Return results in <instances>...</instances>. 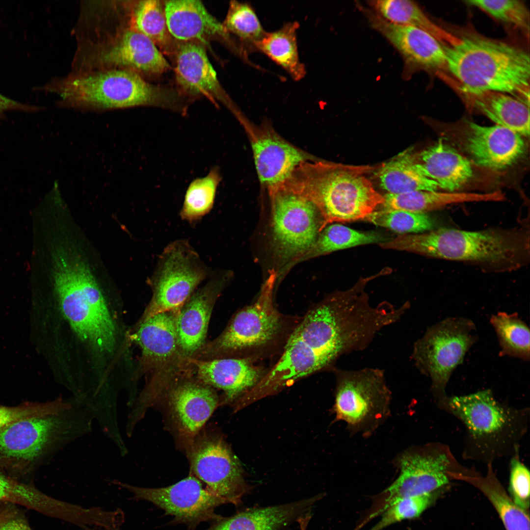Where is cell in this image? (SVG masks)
<instances>
[{
    "label": "cell",
    "mask_w": 530,
    "mask_h": 530,
    "mask_svg": "<svg viewBox=\"0 0 530 530\" xmlns=\"http://www.w3.org/2000/svg\"><path fill=\"white\" fill-rule=\"evenodd\" d=\"M251 131L256 169L261 185L267 189L284 183L302 163L314 160L270 128L263 126Z\"/></svg>",
    "instance_id": "21"
},
{
    "label": "cell",
    "mask_w": 530,
    "mask_h": 530,
    "mask_svg": "<svg viewBox=\"0 0 530 530\" xmlns=\"http://www.w3.org/2000/svg\"><path fill=\"white\" fill-rule=\"evenodd\" d=\"M0 530H32L24 515L11 506L0 510Z\"/></svg>",
    "instance_id": "45"
},
{
    "label": "cell",
    "mask_w": 530,
    "mask_h": 530,
    "mask_svg": "<svg viewBox=\"0 0 530 530\" xmlns=\"http://www.w3.org/2000/svg\"><path fill=\"white\" fill-rule=\"evenodd\" d=\"M221 180L220 168L214 166L204 177L192 180L185 193L180 212L181 219L194 224L208 214L213 207Z\"/></svg>",
    "instance_id": "37"
},
{
    "label": "cell",
    "mask_w": 530,
    "mask_h": 530,
    "mask_svg": "<svg viewBox=\"0 0 530 530\" xmlns=\"http://www.w3.org/2000/svg\"><path fill=\"white\" fill-rule=\"evenodd\" d=\"M274 254L290 268L314 245L325 227L318 209L307 196L285 184L268 189Z\"/></svg>",
    "instance_id": "11"
},
{
    "label": "cell",
    "mask_w": 530,
    "mask_h": 530,
    "mask_svg": "<svg viewBox=\"0 0 530 530\" xmlns=\"http://www.w3.org/2000/svg\"><path fill=\"white\" fill-rule=\"evenodd\" d=\"M166 23L172 37L180 42H196L208 44L213 38L227 41L240 56L243 50L234 42L231 34L197 0H170L164 2Z\"/></svg>",
    "instance_id": "24"
},
{
    "label": "cell",
    "mask_w": 530,
    "mask_h": 530,
    "mask_svg": "<svg viewBox=\"0 0 530 530\" xmlns=\"http://www.w3.org/2000/svg\"><path fill=\"white\" fill-rule=\"evenodd\" d=\"M486 466L485 476L473 471L457 474L454 479L470 483L482 492L494 506L506 530H530L529 513L507 495L494 471L493 464Z\"/></svg>",
    "instance_id": "30"
},
{
    "label": "cell",
    "mask_w": 530,
    "mask_h": 530,
    "mask_svg": "<svg viewBox=\"0 0 530 530\" xmlns=\"http://www.w3.org/2000/svg\"><path fill=\"white\" fill-rule=\"evenodd\" d=\"M427 176L441 188L454 192L469 182L474 176L470 160L442 139L417 155Z\"/></svg>",
    "instance_id": "26"
},
{
    "label": "cell",
    "mask_w": 530,
    "mask_h": 530,
    "mask_svg": "<svg viewBox=\"0 0 530 530\" xmlns=\"http://www.w3.org/2000/svg\"><path fill=\"white\" fill-rule=\"evenodd\" d=\"M364 220L395 232L405 234L430 231L436 225L435 220L426 213L399 210L374 211Z\"/></svg>",
    "instance_id": "40"
},
{
    "label": "cell",
    "mask_w": 530,
    "mask_h": 530,
    "mask_svg": "<svg viewBox=\"0 0 530 530\" xmlns=\"http://www.w3.org/2000/svg\"><path fill=\"white\" fill-rule=\"evenodd\" d=\"M468 106L478 109L497 125L522 136L530 134L529 105L509 94L497 91L462 92Z\"/></svg>",
    "instance_id": "27"
},
{
    "label": "cell",
    "mask_w": 530,
    "mask_h": 530,
    "mask_svg": "<svg viewBox=\"0 0 530 530\" xmlns=\"http://www.w3.org/2000/svg\"><path fill=\"white\" fill-rule=\"evenodd\" d=\"M375 13L394 24L423 30L444 46L458 43L460 37L444 30L433 22L414 1L407 0H377L369 1Z\"/></svg>",
    "instance_id": "34"
},
{
    "label": "cell",
    "mask_w": 530,
    "mask_h": 530,
    "mask_svg": "<svg viewBox=\"0 0 530 530\" xmlns=\"http://www.w3.org/2000/svg\"><path fill=\"white\" fill-rule=\"evenodd\" d=\"M167 400L178 435L188 449L218 406V396L208 385L189 381L174 387Z\"/></svg>",
    "instance_id": "22"
},
{
    "label": "cell",
    "mask_w": 530,
    "mask_h": 530,
    "mask_svg": "<svg viewBox=\"0 0 530 530\" xmlns=\"http://www.w3.org/2000/svg\"><path fill=\"white\" fill-rule=\"evenodd\" d=\"M212 272L187 239L168 244L148 280L153 295L142 320L180 309Z\"/></svg>",
    "instance_id": "14"
},
{
    "label": "cell",
    "mask_w": 530,
    "mask_h": 530,
    "mask_svg": "<svg viewBox=\"0 0 530 530\" xmlns=\"http://www.w3.org/2000/svg\"><path fill=\"white\" fill-rule=\"evenodd\" d=\"M476 331L471 319L449 318L428 327L415 342L412 358L421 372L430 377L437 402L447 396L445 390L453 371L477 341Z\"/></svg>",
    "instance_id": "13"
},
{
    "label": "cell",
    "mask_w": 530,
    "mask_h": 530,
    "mask_svg": "<svg viewBox=\"0 0 530 530\" xmlns=\"http://www.w3.org/2000/svg\"><path fill=\"white\" fill-rule=\"evenodd\" d=\"M438 407L457 418L465 429L462 456L486 465L519 452L526 434L530 409L497 400L490 389L466 395L447 396Z\"/></svg>",
    "instance_id": "4"
},
{
    "label": "cell",
    "mask_w": 530,
    "mask_h": 530,
    "mask_svg": "<svg viewBox=\"0 0 530 530\" xmlns=\"http://www.w3.org/2000/svg\"><path fill=\"white\" fill-rule=\"evenodd\" d=\"M433 494L410 497L397 501L380 515V520L370 530H383L403 520L419 517L431 504Z\"/></svg>",
    "instance_id": "42"
},
{
    "label": "cell",
    "mask_w": 530,
    "mask_h": 530,
    "mask_svg": "<svg viewBox=\"0 0 530 530\" xmlns=\"http://www.w3.org/2000/svg\"><path fill=\"white\" fill-rule=\"evenodd\" d=\"M187 449L190 474L227 503L240 504L251 487L225 441L219 436L199 433Z\"/></svg>",
    "instance_id": "16"
},
{
    "label": "cell",
    "mask_w": 530,
    "mask_h": 530,
    "mask_svg": "<svg viewBox=\"0 0 530 530\" xmlns=\"http://www.w3.org/2000/svg\"><path fill=\"white\" fill-rule=\"evenodd\" d=\"M530 471L521 461L519 452L510 459L508 490L513 501L527 511L530 506Z\"/></svg>",
    "instance_id": "44"
},
{
    "label": "cell",
    "mask_w": 530,
    "mask_h": 530,
    "mask_svg": "<svg viewBox=\"0 0 530 530\" xmlns=\"http://www.w3.org/2000/svg\"><path fill=\"white\" fill-rule=\"evenodd\" d=\"M377 177L380 187L390 194L437 191L439 188L426 175L417 155L408 150L382 165Z\"/></svg>",
    "instance_id": "28"
},
{
    "label": "cell",
    "mask_w": 530,
    "mask_h": 530,
    "mask_svg": "<svg viewBox=\"0 0 530 530\" xmlns=\"http://www.w3.org/2000/svg\"><path fill=\"white\" fill-rule=\"evenodd\" d=\"M74 29L72 71L117 69L142 76L171 68L157 46L131 25L126 0L86 1Z\"/></svg>",
    "instance_id": "2"
},
{
    "label": "cell",
    "mask_w": 530,
    "mask_h": 530,
    "mask_svg": "<svg viewBox=\"0 0 530 530\" xmlns=\"http://www.w3.org/2000/svg\"><path fill=\"white\" fill-rule=\"evenodd\" d=\"M17 504L47 516L73 523L77 519V504L51 497L35 487L0 474V502Z\"/></svg>",
    "instance_id": "31"
},
{
    "label": "cell",
    "mask_w": 530,
    "mask_h": 530,
    "mask_svg": "<svg viewBox=\"0 0 530 530\" xmlns=\"http://www.w3.org/2000/svg\"><path fill=\"white\" fill-rule=\"evenodd\" d=\"M399 475L375 498L364 525L403 498L434 493L453 479L454 473L469 469L461 465L448 445L439 442L409 448L396 459Z\"/></svg>",
    "instance_id": "10"
},
{
    "label": "cell",
    "mask_w": 530,
    "mask_h": 530,
    "mask_svg": "<svg viewBox=\"0 0 530 530\" xmlns=\"http://www.w3.org/2000/svg\"><path fill=\"white\" fill-rule=\"evenodd\" d=\"M447 69L463 92L492 91L513 96L529 104V54L509 44L475 36L460 37L442 45Z\"/></svg>",
    "instance_id": "7"
},
{
    "label": "cell",
    "mask_w": 530,
    "mask_h": 530,
    "mask_svg": "<svg viewBox=\"0 0 530 530\" xmlns=\"http://www.w3.org/2000/svg\"><path fill=\"white\" fill-rule=\"evenodd\" d=\"M40 90L54 93L61 106L80 110L103 111L155 106L184 114L187 102L180 94L152 84L128 70L73 72L52 79Z\"/></svg>",
    "instance_id": "3"
},
{
    "label": "cell",
    "mask_w": 530,
    "mask_h": 530,
    "mask_svg": "<svg viewBox=\"0 0 530 530\" xmlns=\"http://www.w3.org/2000/svg\"><path fill=\"white\" fill-rule=\"evenodd\" d=\"M112 482L130 492L133 499L150 502L163 510L166 515L173 516L172 524H185L192 530L202 522L221 519L222 517L215 513V509L227 504L191 474L174 484L161 488L136 486L118 480Z\"/></svg>",
    "instance_id": "18"
},
{
    "label": "cell",
    "mask_w": 530,
    "mask_h": 530,
    "mask_svg": "<svg viewBox=\"0 0 530 530\" xmlns=\"http://www.w3.org/2000/svg\"><path fill=\"white\" fill-rule=\"evenodd\" d=\"M65 401L66 399L58 398L51 401L27 403L16 406L0 405V431L21 420L53 412L60 408Z\"/></svg>",
    "instance_id": "43"
},
{
    "label": "cell",
    "mask_w": 530,
    "mask_h": 530,
    "mask_svg": "<svg viewBox=\"0 0 530 530\" xmlns=\"http://www.w3.org/2000/svg\"><path fill=\"white\" fill-rule=\"evenodd\" d=\"M194 363L198 378L203 383L222 390L227 402L248 394L266 372L249 358L195 360Z\"/></svg>",
    "instance_id": "25"
},
{
    "label": "cell",
    "mask_w": 530,
    "mask_h": 530,
    "mask_svg": "<svg viewBox=\"0 0 530 530\" xmlns=\"http://www.w3.org/2000/svg\"><path fill=\"white\" fill-rule=\"evenodd\" d=\"M374 167L326 161L300 164L284 183L309 198L325 227L334 222L364 220L384 204V196L365 175Z\"/></svg>",
    "instance_id": "6"
},
{
    "label": "cell",
    "mask_w": 530,
    "mask_h": 530,
    "mask_svg": "<svg viewBox=\"0 0 530 530\" xmlns=\"http://www.w3.org/2000/svg\"><path fill=\"white\" fill-rule=\"evenodd\" d=\"M299 23L290 22L277 30L266 32L255 46L259 51L282 67L295 80H299L306 75L304 65L301 62L298 53L297 30Z\"/></svg>",
    "instance_id": "35"
},
{
    "label": "cell",
    "mask_w": 530,
    "mask_h": 530,
    "mask_svg": "<svg viewBox=\"0 0 530 530\" xmlns=\"http://www.w3.org/2000/svg\"><path fill=\"white\" fill-rule=\"evenodd\" d=\"M54 289L63 313L78 336L101 352H111L115 327L105 298L88 266L59 251L54 258Z\"/></svg>",
    "instance_id": "9"
},
{
    "label": "cell",
    "mask_w": 530,
    "mask_h": 530,
    "mask_svg": "<svg viewBox=\"0 0 530 530\" xmlns=\"http://www.w3.org/2000/svg\"><path fill=\"white\" fill-rule=\"evenodd\" d=\"M131 25L149 38L162 53L175 54L177 44L166 23L164 4L158 0H127Z\"/></svg>",
    "instance_id": "33"
},
{
    "label": "cell",
    "mask_w": 530,
    "mask_h": 530,
    "mask_svg": "<svg viewBox=\"0 0 530 530\" xmlns=\"http://www.w3.org/2000/svg\"><path fill=\"white\" fill-rule=\"evenodd\" d=\"M358 8L372 27L379 32L399 52L408 69H446V55L441 43L421 29L390 23L361 5Z\"/></svg>",
    "instance_id": "19"
},
{
    "label": "cell",
    "mask_w": 530,
    "mask_h": 530,
    "mask_svg": "<svg viewBox=\"0 0 530 530\" xmlns=\"http://www.w3.org/2000/svg\"><path fill=\"white\" fill-rule=\"evenodd\" d=\"M468 4L477 7L494 18L523 29H529V13L525 5L516 0H470Z\"/></svg>",
    "instance_id": "41"
},
{
    "label": "cell",
    "mask_w": 530,
    "mask_h": 530,
    "mask_svg": "<svg viewBox=\"0 0 530 530\" xmlns=\"http://www.w3.org/2000/svg\"><path fill=\"white\" fill-rule=\"evenodd\" d=\"M39 109L38 106L19 102L0 94V120L6 118L5 113L8 111L33 112Z\"/></svg>",
    "instance_id": "46"
},
{
    "label": "cell",
    "mask_w": 530,
    "mask_h": 530,
    "mask_svg": "<svg viewBox=\"0 0 530 530\" xmlns=\"http://www.w3.org/2000/svg\"><path fill=\"white\" fill-rule=\"evenodd\" d=\"M440 133L467 154L476 164L493 170L506 168L522 157L526 149L522 136L499 125L485 126L466 119L440 123Z\"/></svg>",
    "instance_id": "17"
},
{
    "label": "cell",
    "mask_w": 530,
    "mask_h": 530,
    "mask_svg": "<svg viewBox=\"0 0 530 530\" xmlns=\"http://www.w3.org/2000/svg\"><path fill=\"white\" fill-rule=\"evenodd\" d=\"M385 209L399 210L425 213L446 206L472 202L499 201L502 195L499 191L488 193L440 192L437 191H414L384 196Z\"/></svg>",
    "instance_id": "29"
},
{
    "label": "cell",
    "mask_w": 530,
    "mask_h": 530,
    "mask_svg": "<svg viewBox=\"0 0 530 530\" xmlns=\"http://www.w3.org/2000/svg\"><path fill=\"white\" fill-rule=\"evenodd\" d=\"M222 24L229 33L238 38L246 52L256 51V45L266 32L253 7L248 3L236 0L230 2Z\"/></svg>",
    "instance_id": "39"
},
{
    "label": "cell",
    "mask_w": 530,
    "mask_h": 530,
    "mask_svg": "<svg viewBox=\"0 0 530 530\" xmlns=\"http://www.w3.org/2000/svg\"><path fill=\"white\" fill-rule=\"evenodd\" d=\"M232 271H212L207 283L193 293L178 311L176 329L179 347L186 355L193 354L205 340L213 303L232 279Z\"/></svg>",
    "instance_id": "20"
},
{
    "label": "cell",
    "mask_w": 530,
    "mask_h": 530,
    "mask_svg": "<svg viewBox=\"0 0 530 530\" xmlns=\"http://www.w3.org/2000/svg\"><path fill=\"white\" fill-rule=\"evenodd\" d=\"M389 239L380 232L358 231L339 224L327 225L319 233L313 246L298 263L335 251L362 245L380 244Z\"/></svg>",
    "instance_id": "36"
},
{
    "label": "cell",
    "mask_w": 530,
    "mask_h": 530,
    "mask_svg": "<svg viewBox=\"0 0 530 530\" xmlns=\"http://www.w3.org/2000/svg\"><path fill=\"white\" fill-rule=\"evenodd\" d=\"M362 292L355 284L312 307L290 333L282 355L254 388V395L264 397L314 373L334 370L341 356L365 349L387 318Z\"/></svg>",
    "instance_id": "1"
},
{
    "label": "cell",
    "mask_w": 530,
    "mask_h": 530,
    "mask_svg": "<svg viewBox=\"0 0 530 530\" xmlns=\"http://www.w3.org/2000/svg\"><path fill=\"white\" fill-rule=\"evenodd\" d=\"M490 323L497 334L500 354L530 360V329L516 314L499 312L492 316Z\"/></svg>",
    "instance_id": "38"
},
{
    "label": "cell",
    "mask_w": 530,
    "mask_h": 530,
    "mask_svg": "<svg viewBox=\"0 0 530 530\" xmlns=\"http://www.w3.org/2000/svg\"><path fill=\"white\" fill-rule=\"evenodd\" d=\"M337 378L334 411L349 431L368 437L388 418L391 394L384 371L334 369Z\"/></svg>",
    "instance_id": "12"
},
{
    "label": "cell",
    "mask_w": 530,
    "mask_h": 530,
    "mask_svg": "<svg viewBox=\"0 0 530 530\" xmlns=\"http://www.w3.org/2000/svg\"><path fill=\"white\" fill-rule=\"evenodd\" d=\"M179 310L159 313L142 320L135 339L145 357L162 363L174 355L179 347L176 324Z\"/></svg>",
    "instance_id": "32"
},
{
    "label": "cell",
    "mask_w": 530,
    "mask_h": 530,
    "mask_svg": "<svg viewBox=\"0 0 530 530\" xmlns=\"http://www.w3.org/2000/svg\"><path fill=\"white\" fill-rule=\"evenodd\" d=\"M175 54V78L182 94L204 96L216 105L219 101L237 111L221 85L202 44L180 42Z\"/></svg>",
    "instance_id": "23"
},
{
    "label": "cell",
    "mask_w": 530,
    "mask_h": 530,
    "mask_svg": "<svg viewBox=\"0 0 530 530\" xmlns=\"http://www.w3.org/2000/svg\"><path fill=\"white\" fill-rule=\"evenodd\" d=\"M277 273L270 271L255 302L239 311L213 343L220 352L242 353L244 358L270 349L287 331V319L275 308L272 294Z\"/></svg>",
    "instance_id": "15"
},
{
    "label": "cell",
    "mask_w": 530,
    "mask_h": 530,
    "mask_svg": "<svg viewBox=\"0 0 530 530\" xmlns=\"http://www.w3.org/2000/svg\"><path fill=\"white\" fill-rule=\"evenodd\" d=\"M93 415L74 398L57 410L0 431V464L24 466L48 457L92 430Z\"/></svg>",
    "instance_id": "8"
},
{
    "label": "cell",
    "mask_w": 530,
    "mask_h": 530,
    "mask_svg": "<svg viewBox=\"0 0 530 530\" xmlns=\"http://www.w3.org/2000/svg\"><path fill=\"white\" fill-rule=\"evenodd\" d=\"M379 245L384 249L511 270L526 263L530 239L529 232L521 230L468 231L439 228L422 234L400 235Z\"/></svg>",
    "instance_id": "5"
}]
</instances>
